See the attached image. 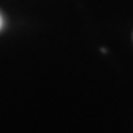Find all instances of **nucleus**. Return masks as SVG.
<instances>
[{
    "label": "nucleus",
    "mask_w": 133,
    "mask_h": 133,
    "mask_svg": "<svg viewBox=\"0 0 133 133\" xmlns=\"http://www.w3.org/2000/svg\"><path fill=\"white\" fill-rule=\"evenodd\" d=\"M2 27H3V19H2V16H0V30H2Z\"/></svg>",
    "instance_id": "f257e3e1"
}]
</instances>
